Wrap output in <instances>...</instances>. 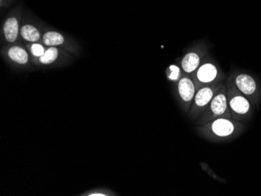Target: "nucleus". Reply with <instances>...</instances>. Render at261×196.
Listing matches in <instances>:
<instances>
[{"instance_id": "1", "label": "nucleus", "mask_w": 261, "mask_h": 196, "mask_svg": "<svg viewBox=\"0 0 261 196\" xmlns=\"http://www.w3.org/2000/svg\"><path fill=\"white\" fill-rule=\"evenodd\" d=\"M20 7L14 9L10 15L6 18L3 24V33H4L5 40L9 43H14L17 41L20 34Z\"/></svg>"}, {"instance_id": "2", "label": "nucleus", "mask_w": 261, "mask_h": 196, "mask_svg": "<svg viewBox=\"0 0 261 196\" xmlns=\"http://www.w3.org/2000/svg\"><path fill=\"white\" fill-rule=\"evenodd\" d=\"M234 84L237 89L245 96H252L257 89V85L255 79L250 74H240L234 79Z\"/></svg>"}, {"instance_id": "3", "label": "nucleus", "mask_w": 261, "mask_h": 196, "mask_svg": "<svg viewBox=\"0 0 261 196\" xmlns=\"http://www.w3.org/2000/svg\"><path fill=\"white\" fill-rule=\"evenodd\" d=\"M196 71V80L202 84L212 83L218 77V67L211 63L202 64Z\"/></svg>"}, {"instance_id": "4", "label": "nucleus", "mask_w": 261, "mask_h": 196, "mask_svg": "<svg viewBox=\"0 0 261 196\" xmlns=\"http://www.w3.org/2000/svg\"><path fill=\"white\" fill-rule=\"evenodd\" d=\"M200 64V55L196 52H189L183 57L181 66L186 74H192L199 68Z\"/></svg>"}, {"instance_id": "5", "label": "nucleus", "mask_w": 261, "mask_h": 196, "mask_svg": "<svg viewBox=\"0 0 261 196\" xmlns=\"http://www.w3.org/2000/svg\"><path fill=\"white\" fill-rule=\"evenodd\" d=\"M195 88L194 82L191 79L187 77H182L178 81V92L181 99L186 102L191 101L194 97Z\"/></svg>"}, {"instance_id": "6", "label": "nucleus", "mask_w": 261, "mask_h": 196, "mask_svg": "<svg viewBox=\"0 0 261 196\" xmlns=\"http://www.w3.org/2000/svg\"><path fill=\"white\" fill-rule=\"evenodd\" d=\"M7 55L12 62L20 65H25L29 63V55L27 51L19 45H12L7 50Z\"/></svg>"}, {"instance_id": "7", "label": "nucleus", "mask_w": 261, "mask_h": 196, "mask_svg": "<svg viewBox=\"0 0 261 196\" xmlns=\"http://www.w3.org/2000/svg\"><path fill=\"white\" fill-rule=\"evenodd\" d=\"M230 107L236 114L244 115L249 113L250 109V103L245 96L236 94L229 102Z\"/></svg>"}, {"instance_id": "8", "label": "nucleus", "mask_w": 261, "mask_h": 196, "mask_svg": "<svg viewBox=\"0 0 261 196\" xmlns=\"http://www.w3.org/2000/svg\"><path fill=\"white\" fill-rule=\"evenodd\" d=\"M212 130L217 135L226 137L234 132V127L228 120L218 119L213 123Z\"/></svg>"}, {"instance_id": "9", "label": "nucleus", "mask_w": 261, "mask_h": 196, "mask_svg": "<svg viewBox=\"0 0 261 196\" xmlns=\"http://www.w3.org/2000/svg\"><path fill=\"white\" fill-rule=\"evenodd\" d=\"M20 35L23 40L30 43L38 42L41 39V33L39 29L31 24H23L21 26Z\"/></svg>"}, {"instance_id": "10", "label": "nucleus", "mask_w": 261, "mask_h": 196, "mask_svg": "<svg viewBox=\"0 0 261 196\" xmlns=\"http://www.w3.org/2000/svg\"><path fill=\"white\" fill-rule=\"evenodd\" d=\"M42 43L48 47H57L65 43V39L60 32L48 31L42 36Z\"/></svg>"}, {"instance_id": "11", "label": "nucleus", "mask_w": 261, "mask_h": 196, "mask_svg": "<svg viewBox=\"0 0 261 196\" xmlns=\"http://www.w3.org/2000/svg\"><path fill=\"white\" fill-rule=\"evenodd\" d=\"M211 110L215 115H221L227 109V98L224 93L217 95L211 102Z\"/></svg>"}, {"instance_id": "12", "label": "nucleus", "mask_w": 261, "mask_h": 196, "mask_svg": "<svg viewBox=\"0 0 261 196\" xmlns=\"http://www.w3.org/2000/svg\"><path fill=\"white\" fill-rule=\"evenodd\" d=\"M213 96H214V92L211 88L204 87L201 89L196 95L195 101H196V105L198 106H205L211 100Z\"/></svg>"}, {"instance_id": "13", "label": "nucleus", "mask_w": 261, "mask_h": 196, "mask_svg": "<svg viewBox=\"0 0 261 196\" xmlns=\"http://www.w3.org/2000/svg\"><path fill=\"white\" fill-rule=\"evenodd\" d=\"M60 50L57 47H49L45 50L43 55L39 57V61L43 65H50L58 59Z\"/></svg>"}, {"instance_id": "14", "label": "nucleus", "mask_w": 261, "mask_h": 196, "mask_svg": "<svg viewBox=\"0 0 261 196\" xmlns=\"http://www.w3.org/2000/svg\"><path fill=\"white\" fill-rule=\"evenodd\" d=\"M29 49L31 54H32L34 57L38 58V59H39V57L43 55L45 50H46L42 44L38 43V42L31 44V45H29Z\"/></svg>"}, {"instance_id": "15", "label": "nucleus", "mask_w": 261, "mask_h": 196, "mask_svg": "<svg viewBox=\"0 0 261 196\" xmlns=\"http://www.w3.org/2000/svg\"><path fill=\"white\" fill-rule=\"evenodd\" d=\"M170 74L168 78L171 80H177L181 77V70L176 65H171L169 67Z\"/></svg>"}, {"instance_id": "16", "label": "nucleus", "mask_w": 261, "mask_h": 196, "mask_svg": "<svg viewBox=\"0 0 261 196\" xmlns=\"http://www.w3.org/2000/svg\"><path fill=\"white\" fill-rule=\"evenodd\" d=\"M11 0H0V6L1 7H7L10 4Z\"/></svg>"}, {"instance_id": "17", "label": "nucleus", "mask_w": 261, "mask_h": 196, "mask_svg": "<svg viewBox=\"0 0 261 196\" xmlns=\"http://www.w3.org/2000/svg\"><path fill=\"white\" fill-rule=\"evenodd\" d=\"M91 196H104L106 195V194H90Z\"/></svg>"}]
</instances>
